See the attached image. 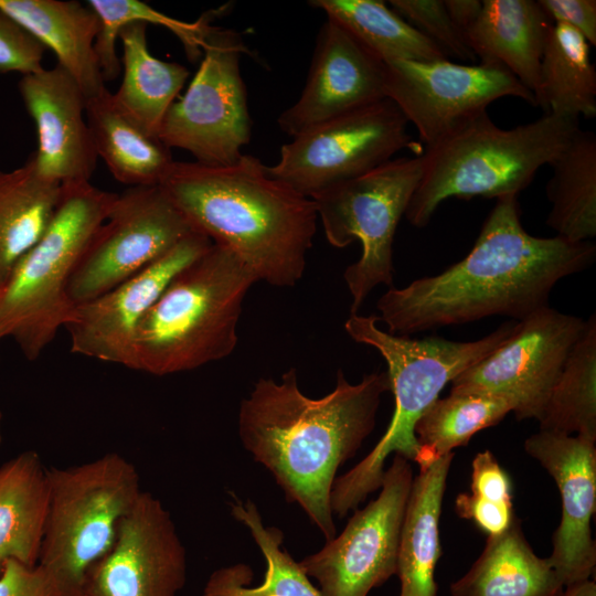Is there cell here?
I'll list each match as a JSON object with an SVG mask.
<instances>
[{
  "label": "cell",
  "instance_id": "2e32d148",
  "mask_svg": "<svg viewBox=\"0 0 596 596\" xmlns=\"http://www.w3.org/2000/svg\"><path fill=\"white\" fill-rule=\"evenodd\" d=\"M185 581L187 552L171 514L141 491L111 549L87 572L81 596H178Z\"/></svg>",
  "mask_w": 596,
  "mask_h": 596
},
{
  "label": "cell",
  "instance_id": "ffe728a7",
  "mask_svg": "<svg viewBox=\"0 0 596 596\" xmlns=\"http://www.w3.org/2000/svg\"><path fill=\"white\" fill-rule=\"evenodd\" d=\"M18 87L36 128L39 172L60 184L89 182L98 157L78 84L56 64L22 75Z\"/></svg>",
  "mask_w": 596,
  "mask_h": 596
},
{
  "label": "cell",
  "instance_id": "44dd1931",
  "mask_svg": "<svg viewBox=\"0 0 596 596\" xmlns=\"http://www.w3.org/2000/svg\"><path fill=\"white\" fill-rule=\"evenodd\" d=\"M552 25L538 1L483 0L464 38L480 64L505 68L534 95Z\"/></svg>",
  "mask_w": 596,
  "mask_h": 596
},
{
  "label": "cell",
  "instance_id": "f35d334b",
  "mask_svg": "<svg viewBox=\"0 0 596 596\" xmlns=\"http://www.w3.org/2000/svg\"><path fill=\"white\" fill-rule=\"evenodd\" d=\"M457 514L472 521L487 535L504 532L514 521L513 503L486 501L472 493H460L455 501Z\"/></svg>",
  "mask_w": 596,
  "mask_h": 596
},
{
  "label": "cell",
  "instance_id": "8d00e7d4",
  "mask_svg": "<svg viewBox=\"0 0 596 596\" xmlns=\"http://www.w3.org/2000/svg\"><path fill=\"white\" fill-rule=\"evenodd\" d=\"M45 47L23 26L0 10V73L22 75L43 70Z\"/></svg>",
  "mask_w": 596,
  "mask_h": 596
},
{
  "label": "cell",
  "instance_id": "603a6c76",
  "mask_svg": "<svg viewBox=\"0 0 596 596\" xmlns=\"http://www.w3.org/2000/svg\"><path fill=\"white\" fill-rule=\"evenodd\" d=\"M97 157L113 177L132 187L159 185L173 163L170 148L145 131L104 88L85 103Z\"/></svg>",
  "mask_w": 596,
  "mask_h": 596
},
{
  "label": "cell",
  "instance_id": "5bb4252c",
  "mask_svg": "<svg viewBox=\"0 0 596 596\" xmlns=\"http://www.w3.org/2000/svg\"><path fill=\"white\" fill-rule=\"evenodd\" d=\"M585 320L545 306L519 320L515 332L451 381V394L501 396L518 421H540Z\"/></svg>",
  "mask_w": 596,
  "mask_h": 596
},
{
  "label": "cell",
  "instance_id": "5b68a950",
  "mask_svg": "<svg viewBox=\"0 0 596 596\" xmlns=\"http://www.w3.org/2000/svg\"><path fill=\"white\" fill-rule=\"evenodd\" d=\"M257 278L228 247L181 269L139 322L126 368L163 376L228 356L245 297Z\"/></svg>",
  "mask_w": 596,
  "mask_h": 596
},
{
  "label": "cell",
  "instance_id": "3957f363",
  "mask_svg": "<svg viewBox=\"0 0 596 596\" xmlns=\"http://www.w3.org/2000/svg\"><path fill=\"white\" fill-rule=\"evenodd\" d=\"M191 227L228 247L258 280L292 287L317 231L313 201L258 158L227 166L173 161L159 184Z\"/></svg>",
  "mask_w": 596,
  "mask_h": 596
},
{
  "label": "cell",
  "instance_id": "e0dca14e",
  "mask_svg": "<svg viewBox=\"0 0 596 596\" xmlns=\"http://www.w3.org/2000/svg\"><path fill=\"white\" fill-rule=\"evenodd\" d=\"M213 242L192 232L170 251L107 292L75 306L64 328L71 352L125 366L136 329L172 278Z\"/></svg>",
  "mask_w": 596,
  "mask_h": 596
},
{
  "label": "cell",
  "instance_id": "d6986e66",
  "mask_svg": "<svg viewBox=\"0 0 596 596\" xmlns=\"http://www.w3.org/2000/svg\"><path fill=\"white\" fill-rule=\"evenodd\" d=\"M524 450L554 479L562 499L561 523L547 560L564 587L587 581L596 565L590 528L596 507L595 441L539 430L526 438Z\"/></svg>",
  "mask_w": 596,
  "mask_h": 596
},
{
  "label": "cell",
  "instance_id": "f1b7e54d",
  "mask_svg": "<svg viewBox=\"0 0 596 596\" xmlns=\"http://www.w3.org/2000/svg\"><path fill=\"white\" fill-rule=\"evenodd\" d=\"M61 193L62 184L39 172L33 153L23 166L0 170V286L47 228Z\"/></svg>",
  "mask_w": 596,
  "mask_h": 596
},
{
  "label": "cell",
  "instance_id": "ba28073f",
  "mask_svg": "<svg viewBox=\"0 0 596 596\" xmlns=\"http://www.w3.org/2000/svg\"><path fill=\"white\" fill-rule=\"evenodd\" d=\"M49 504L38 564L56 596H81L91 567L111 549L141 493L137 468L117 453L47 467Z\"/></svg>",
  "mask_w": 596,
  "mask_h": 596
},
{
  "label": "cell",
  "instance_id": "ac0fdd59",
  "mask_svg": "<svg viewBox=\"0 0 596 596\" xmlns=\"http://www.w3.org/2000/svg\"><path fill=\"white\" fill-rule=\"evenodd\" d=\"M385 96V64L332 19L321 25L305 87L277 119L291 138Z\"/></svg>",
  "mask_w": 596,
  "mask_h": 596
},
{
  "label": "cell",
  "instance_id": "e575fe53",
  "mask_svg": "<svg viewBox=\"0 0 596 596\" xmlns=\"http://www.w3.org/2000/svg\"><path fill=\"white\" fill-rule=\"evenodd\" d=\"M87 3L99 18L95 51L105 82L119 75L121 66L116 52V40L125 25L143 22L167 28L180 40L188 58L195 62L202 56L205 38L213 26L211 21L220 11L207 12L194 22H184L139 0H89Z\"/></svg>",
  "mask_w": 596,
  "mask_h": 596
},
{
  "label": "cell",
  "instance_id": "6da1fadb",
  "mask_svg": "<svg viewBox=\"0 0 596 596\" xmlns=\"http://www.w3.org/2000/svg\"><path fill=\"white\" fill-rule=\"evenodd\" d=\"M517 196L496 199L462 259L380 297L379 318L390 333L409 336L493 316L522 320L549 306L550 294L562 278L593 265L596 246L590 241L529 234Z\"/></svg>",
  "mask_w": 596,
  "mask_h": 596
},
{
  "label": "cell",
  "instance_id": "ee69618b",
  "mask_svg": "<svg viewBox=\"0 0 596 596\" xmlns=\"http://www.w3.org/2000/svg\"><path fill=\"white\" fill-rule=\"evenodd\" d=\"M2 418H3V415H2V412L0 411V445L2 443Z\"/></svg>",
  "mask_w": 596,
  "mask_h": 596
},
{
  "label": "cell",
  "instance_id": "8fae6325",
  "mask_svg": "<svg viewBox=\"0 0 596 596\" xmlns=\"http://www.w3.org/2000/svg\"><path fill=\"white\" fill-rule=\"evenodd\" d=\"M408 121L389 98L320 124L285 143L269 173L306 196L359 177L404 149L417 156Z\"/></svg>",
  "mask_w": 596,
  "mask_h": 596
},
{
  "label": "cell",
  "instance_id": "cb8c5ba5",
  "mask_svg": "<svg viewBox=\"0 0 596 596\" xmlns=\"http://www.w3.org/2000/svg\"><path fill=\"white\" fill-rule=\"evenodd\" d=\"M453 458L450 453L419 468L413 479L397 553L398 596H436L434 574L441 555L439 518Z\"/></svg>",
  "mask_w": 596,
  "mask_h": 596
},
{
  "label": "cell",
  "instance_id": "7a4b0ae2",
  "mask_svg": "<svg viewBox=\"0 0 596 596\" xmlns=\"http://www.w3.org/2000/svg\"><path fill=\"white\" fill-rule=\"evenodd\" d=\"M387 391L386 372L369 373L352 384L339 370L334 389L311 398L301 392L291 368L280 382L260 377L241 402L237 429L244 449L326 541L337 533L330 503L337 471L373 432Z\"/></svg>",
  "mask_w": 596,
  "mask_h": 596
},
{
  "label": "cell",
  "instance_id": "ab89813d",
  "mask_svg": "<svg viewBox=\"0 0 596 596\" xmlns=\"http://www.w3.org/2000/svg\"><path fill=\"white\" fill-rule=\"evenodd\" d=\"M0 596H56V594L39 564L28 566L10 558L6 561L0 573Z\"/></svg>",
  "mask_w": 596,
  "mask_h": 596
},
{
  "label": "cell",
  "instance_id": "f546056e",
  "mask_svg": "<svg viewBox=\"0 0 596 596\" xmlns=\"http://www.w3.org/2000/svg\"><path fill=\"white\" fill-rule=\"evenodd\" d=\"M549 166L546 225L570 242L590 241L596 236V135L579 128Z\"/></svg>",
  "mask_w": 596,
  "mask_h": 596
},
{
  "label": "cell",
  "instance_id": "b9f144b4",
  "mask_svg": "<svg viewBox=\"0 0 596 596\" xmlns=\"http://www.w3.org/2000/svg\"><path fill=\"white\" fill-rule=\"evenodd\" d=\"M448 14L464 34V32L473 23L481 9L479 0H444Z\"/></svg>",
  "mask_w": 596,
  "mask_h": 596
},
{
  "label": "cell",
  "instance_id": "8992f818",
  "mask_svg": "<svg viewBox=\"0 0 596 596\" xmlns=\"http://www.w3.org/2000/svg\"><path fill=\"white\" fill-rule=\"evenodd\" d=\"M578 129L577 118L553 114L505 129L485 111L424 147L422 178L404 216L422 228L449 198L518 195Z\"/></svg>",
  "mask_w": 596,
  "mask_h": 596
},
{
  "label": "cell",
  "instance_id": "9c48e42d",
  "mask_svg": "<svg viewBox=\"0 0 596 596\" xmlns=\"http://www.w3.org/2000/svg\"><path fill=\"white\" fill-rule=\"evenodd\" d=\"M422 158L400 157L310 196L327 241L343 248L359 241L361 257L343 274L358 313L379 285L393 287V242L422 178Z\"/></svg>",
  "mask_w": 596,
  "mask_h": 596
},
{
  "label": "cell",
  "instance_id": "7bdbcfd3",
  "mask_svg": "<svg viewBox=\"0 0 596 596\" xmlns=\"http://www.w3.org/2000/svg\"><path fill=\"white\" fill-rule=\"evenodd\" d=\"M560 596H596V584L590 579L579 582L564 587Z\"/></svg>",
  "mask_w": 596,
  "mask_h": 596
},
{
  "label": "cell",
  "instance_id": "d4e9b609",
  "mask_svg": "<svg viewBox=\"0 0 596 596\" xmlns=\"http://www.w3.org/2000/svg\"><path fill=\"white\" fill-rule=\"evenodd\" d=\"M564 589L547 557H539L514 519L501 534L489 535L469 568L455 581L451 596H560Z\"/></svg>",
  "mask_w": 596,
  "mask_h": 596
},
{
  "label": "cell",
  "instance_id": "4fadbf2b",
  "mask_svg": "<svg viewBox=\"0 0 596 596\" xmlns=\"http://www.w3.org/2000/svg\"><path fill=\"white\" fill-rule=\"evenodd\" d=\"M195 232L160 185L117 194L68 284L74 306L89 301L170 251Z\"/></svg>",
  "mask_w": 596,
  "mask_h": 596
},
{
  "label": "cell",
  "instance_id": "7402d4cb",
  "mask_svg": "<svg viewBox=\"0 0 596 596\" xmlns=\"http://www.w3.org/2000/svg\"><path fill=\"white\" fill-rule=\"evenodd\" d=\"M0 10L54 52L57 64L74 78L86 99L106 88L95 51L99 18L88 4L75 0H0Z\"/></svg>",
  "mask_w": 596,
  "mask_h": 596
},
{
  "label": "cell",
  "instance_id": "277c9868",
  "mask_svg": "<svg viewBox=\"0 0 596 596\" xmlns=\"http://www.w3.org/2000/svg\"><path fill=\"white\" fill-rule=\"evenodd\" d=\"M377 321L379 316L352 313L344 322V330L354 342L374 348L385 360L394 411L373 449L336 478L330 503L338 518L356 510L370 493L381 488L390 455L417 461L419 445L414 433L417 421L448 383L493 352L519 326L518 321H507L481 339L454 341L440 337L396 336L382 330Z\"/></svg>",
  "mask_w": 596,
  "mask_h": 596
},
{
  "label": "cell",
  "instance_id": "d590c367",
  "mask_svg": "<svg viewBox=\"0 0 596 596\" xmlns=\"http://www.w3.org/2000/svg\"><path fill=\"white\" fill-rule=\"evenodd\" d=\"M389 6L432 41L448 60H476L464 34L451 21L444 0H390Z\"/></svg>",
  "mask_w": 596,
  "mask_h": 596
},
{
  "label": "cell",
  "instance_id": "74e56055",
  "mask_svg": "<svg viewBox=\"0 0 596 596\" xmlns=\"http://www.w3.org/2000/svg\"><path fill=\"white\" fill-rule=\"evenodd\" d=\"M471 467L470 493L490 502L512 503L511 480L490 450L478 453Z\"/></svg>",
  "mask_w": 596,
  "mask_h": 596
},
{
  "label": "cell",
  "instance_id": "7c38bea8",
  "mask_svg": "<svg viewBox=\"0 0 596 596\" xmlns=\"http://www.w3.org/2000/svg\"><path fill=\"white\" fill-rule=\"evenodd\" d=\"M413 468L394 455L376 499L355 510L343 531L298 562L323 596H368L396 573Z\"/></svg>",
  "mask_w": 596,
  "mask_h": 596
},
{
  "label": "cell",
  "instance_id": "9a60e30c",
  "mask_svg": "<svg viewBox=\"0 0 596 596\" xmlns=\"http://www.w3.org/2000/svg\"><path fill=\"white\" fill-rule=\"evenodd\" d=\"M385 96L415 126L423 147L487 111L499 98L517 97L535 106L534 95L505 68L450 60L385 64Z\"/></svg>",
  "mask_w": 596,
  "mask_h": 596
},
{
  "label": "cell",
  "instance_id": "836d02e7",
  "mask_svg": "<svg viewBox=\"0 0 596 596\" xmlns=\"http://www.w3.org/2000/svg\"><path fill=\"white\" fill-rule=\"evenodd\" d=\"M514 407L512 400L501 396L450 393L437 398L414 428L419 445L416 464L425 468L467 445L476 433L498 424Z\"/></svg>",
  "mask_w": 596,
  "mask_h": 596
},
{
  "label": "cell",
  "instance_id": "d6a6232c",
  "mask_svg": "<svg viewBox=\"0 0 596 596\" xmlns=\"http://www.w3.org/2000/svg\"><path fill=\"white\" fill-rule=\"evenodd\" d=\"M540 430L578 435L596 441V316L573 344L556 380Z\"/></svg>",
  "mask_w": 596,
  "mask_h": 596
},
{
  "label": "cell",
  "instance_id": "30bf717a",
  "mask_svg": "<svg viewBox=\"0 0 596 596\" xmlns=\"http://www.w3.org/2000/svg\"><path fill=\"white\" fill-rule=\"evenodd\" d=\"M241 35L212 26L201 65L182 98L167 111L158 138L168 148L189 151L206 166L237 161L251 140V117L240 60Z\"/></svg>",
  "mask_w": 596,
  "mask_h": 596
},
{
  "label": "cell",
  "instance_id": "f6af8a7d",
  "mask_svg": "<svg viewBox=\"0 0 596 596\" xmlns=\"http://www.w3.org/2000/svg\"><path fill=\"white\" fill-rule=\"evenodd\" d=\"M4 338L0 328V339Z\"/></svg>",
  "mask_w": 596,
  "mask_h": 596
},
{
  "label": "cell",
  "instance_id": "4316f807",
  "mask_svg": "<svg viewBox=\"0 0 596 596\" xmlns=\"http://www.w3.org/2000/svg\"><path fill=\"white\" fill-rule=\"evenodd\" d=\"M231 497V514L248 529L265 558L264 578L252 587L253 572L248 565L224 566L209 576L203 596H323L284 549L283 531L265 525L257 505L251 500Z\"/></svg>",
  "mask_w": 596,
  "mask_h": 596
},
{
  "label": "cell",
  "instance_id": "83f0119b",
  "mask_svg": "<svg viewBox=\"0 0 596 596\" xmlns=\"http://www.w3.org/2000/svg\"><path fill=\"white\" fill-rule=\"evenodd\" d=\"M147 25L132 22L119 32L124 73L120 87L113 95L128 116L158 138L163 118L185 84L189 71L181 64L151 55Z\"/></svg>",
  "mask_w": 596,
  "mask_h": 596
},
{
  "label": "cell",
  "instance_id": "52a82bcc",
  "mask_svg": "<svg viewBox=\"0 0 596 596\" xmlns=\"http://www.w3.org/2000/svg\"><path fill=\"white\" fill-rule=\"evenodd\" d=\"M116 196L91 182L62 184L47 228L0 286L2 334L26 360H36L68 321L75 308L70 280Z\"/></svg>",
  "mask_w": 596,
  "mask_h": 596
},
{
  "label": "cell",
  "instance_id": "4dcf8cb0",
  "mask_svg": "<svg viewBox=\"0 0 596 596\" xmlns=\"http://www.w3.org/2000/svg\"><path fill=\"white\" fill-rule=\"evenodd\" d=\"M535 106L567 118L596 115V70L589 44L572 26L553 23L540 64Z\"/></svg>",
  "mask_w": 596,
  "mask_h": 596
},
{
  "label": "cell",
  "instance_id": "60d3db41",
  "mask_svg": "<svg viewBox=\"0 0 596 596\" xmlns=\"http://www.w3.org/2000/svg\"><path fill=\"white\" fill-rule=\"evenodd\" d=\"M553 23H564L579 32L596 45V1L595 0H538Z\"/></svg>",
  "mask_w": 596,
  "mask_h": 596
},
{
  "label": "cell",
  "instance_id": "484cf974",
  "mask_svg": "<svg viewBox=\"0 0 596 596\" xmlns=\"http://www.w3.org/2000/svg\"><path fill=\"white\" fill-rule=\"evenodd\" d=\"M47 504V467L35 450L0 466V573L10 558L38 564Z\"/></svg>",
  "mask_w": 596,
  "mask_h": 596
},
{
  "label": "cell",
  "instance_id": "1f68e13d",
  "mask_svg": "<svg viewBox=\"0 0 596 596\" xmlns=\"http://www.w3.org/2000/svg\"><path fill=\"white\" fill-rule=\"evenodd\" d=\"M309 4L341 24L384 64L448 60L432 41L384 1L311 0Z\"/></svg>",
  "mask_w": 596,
  "mask_h": 596
}]
</instances>
